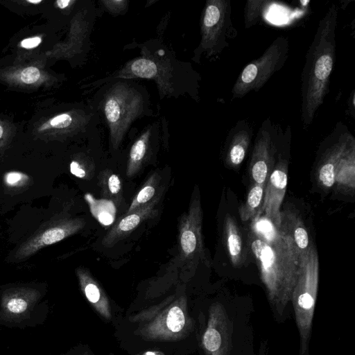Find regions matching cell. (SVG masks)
Wrapping results in <instances>:
<instances>
[{"instance_id":"17","label":"cell","mask_w":355,"mask_h":355,"mask_svg":"<svg viewBox=\"0 0 355 355\" xmlns=\"http://www.w3.org/2000/svg\"><path fill=\"white\" fill-rule=\"evenodd\" d=\"M0 78L10 85L23 88H37L52 81L47 71L35 65L7 68L0 71Z\"/></svg>"},{"instance_id":"27","label":"cell","mask_w":355,"mask_h":355,"mask_svg":"<svg viewBox=\"0 0 355 355\" xmlns=\"http://www.w3.org/2000/svg\"><path fill=\"white\" fill-rule=\"evenodd\" d=\"M271 1L266 0H248L246 1L244 8V26L250 28L258 24L268 10Z\"/></svg>"},{"instance_id":"32","label":"cell","mask_w":355,"mask_h":355,"mask_svg":"<svg viewBox=\"0 0 355 355\" xmlns=\"http://www.w3.org/2000/svg\"><path fill=\"white\" fill-rule=\"evenodd\" d=\"M103 3L110 11L119 12L123 10L126 1H104Z\"/></svg>"},{"instance_id":"20","label":"cell","mask_w":355,"mask_h":355,"mask_svg":"<svg viewBox=\"0 0 355 355\" xmlns=\"http://www.w3.org/2000/svg\"><path fill=\"white\" fill-rule=\"evenodd\" d=\"M281 227L293 239L299 255L306 253L312 244L300 216L291 211H281Z\"/></svg>"},{"instance_id":"16","label":"cell","mask_w":355,"mask_h":355,"mask_svg":"<svg viewBox=\"0 0 355 355\" xmlns=\"http://www.w3.org/2000/svg\"><path fill=\"white\" fill-rule=\"evenodd\" d=\"M252 127L246 120H241L232 127L227 138L225 161L232 167L239 166L245 157L250 147Z\"/></svg>"},{"instance_id":"13","label":"cell","mask_w":355,"mask_h":355,"mask_svg":"<svg viewBox=\"0 0 355 355\" xmlns=\"http://www.w3.org/2000/svg\"><path fill=\"white\" fill-rule=\"evenodd\" d=\"M86 122V115L80 111H67L38 122L34 128V133L46 138L68 136L80 130Z\"/></svg>"},{"instance_id":"8","label":"cell","mask_w":355,"mask_h":355,"mask_svg":"<svg viewBox=\"0 0 355 355\" xmlns=\"http://www.w3.org/2000/svg\"><path fill=\"white\" fill-rule=\"evenodd\" d=\"M231 3L230 0H209L203 10L201 41L196 49L198 55H217L229 46L228 33H232Z\"/></svg>"},{"instance_id":"28","label":"cell","mask_w":355,"mask_h":355,"mask_svg":"<svg viewBox=\"0 0 355 355\" xmlns=\"http://www.w3.org/2000/svg\"><path fill=\"white\" fill-rule=\"evenodd\" d=\"M3 181L7 189L17 191L28 187L31 182V178L25 173L11 171L4 174Z\"/></svg>"},{"instance_id":"5","label":"cell","mask_w":355,"mask_h":355,"mask_svg":"<svg viewBox=\"0 0 355 355\" xmlns=\"http://www.w3.org/2000/svg\"><path fill=\"white\" fill-rule=\"evenodd\" d=\"M144 98L128 84H117L105 96L103 111L110 131L113 148H117L132 123L142 112Z\"/></svg>"},{"instance_id":"1","label":"cell","mask_w":355,"mask_h":355,"mask_svg":"<svg viewBox=\"0 0 355 355\" xmlns=\"http://www.w3.org/2000/svg\"><path fill=\"white\" fill-rule=\"evenodd\" d=\"M259 227L252 221L248 243L259 268L270 305L279 313L289 302L297 276L299 253L291 236L280 226Z\"/></svg>"},{"instance_id":"23","label":"cell","mask_w":355,"mask_h":355,"mask_svg":"<svg viewBox=\"0 0 355 355\" xmlns=\"http://www.w3.org/2000/svg\"><path fill=\"white\" fill-rule=\"evenodd\" d=\"M266 184H256L248 191L245 202L239 208L242 221L253 220L258 215L262 206Z\"/></svg>"},{"instance_id":"31","label":"cell","mask_w":355,"mask_h":355,"mask_svg":"<svg viewBox=\"0 0 355 355\" xmlns=\"http://www.w3.org/2000/svg\"><path fill=\"white\" fill-rule=\"evenodd\" d=\"M42 41L41 36H33L25 38L19 42V46L26 49H31L38 46Z\"/></svg>"},{"instance_id":"10","label":"cell","mask_w":355,"mask_h":355,"mask_svg":"<svg viewBox=\"0 0 355 355\" xmlns=\"http://www.w3.org/2000/svg\"><path fill=\"white\" fill-rule=\"evenodd\" d=\"M202 345L206 355H230L231 322L224 306L218 302L209 307Z\"/></svg>"},{"instance_id":"26","label":"cell","mask_w":355,"mask_h":355,"mask_svg":"<svg viewBox=\"0 0 355 355\" xmlns=\"http://www.w3.org/2000/svg\"><path fill=\"white\" fill-rule=\"evenodd\" d=\"M160 175L155 172L145 182L132 199L125 214L134 211L151 201L157 195Z\"/></svg>"},{"instance_id":"11","label":"cell","mask_w":355,"mask_h":355,"mask_svg":"<svg viewBox=\"0 0 355 355\" xmlns=\"http://www.w3.org/2000/svg\"><path fill=\"white\" fill-rule=\"evenodd\" d=\"M85 225L83 218H66L51 223L36 232L18 248L15 254L16 260H23L35 254L43 248L77 233Z\"/></svg>"},{"instance_id":"2","label":"cell","mask_w":355,"mask_h":355,"mask_svg":"<svg viewBox=\"0 0 355 355\" xmlns=\"http://www.w3.org/2000/svg\"><path fill=\"white\" fill-rule=\"evenodd\" d=\"M338 10L331 5L320 20L305 57L301 76V119L311 125L329 94L336 58V28Z\"/></svg>"},{"instance_id":"9","label":"cell","mask_w":355,"mask_h":355,"mask_svg":"<svg viewBox=\"0 0 355 355\" xmlns=\"http://www.w3.org/2000/svg\"><path fill=\"white\" fill-rule=\"evenodd\" d=\"M279 129L268 118L262 122L257 132L250 164V172L254 183L266 184L274 168L277 152L275 141Z\"/></svg>"},{"instance_id":"4","label":"cell","mask_w":355,"mask_h":355,"mask_svg":"<svg viewBox=\"0 0 355 355\" xmlns=\"http://www.w3.org/2000/svg\"><path fill=\"white\" fill-rule=\"evenodd\" d=\"M318 279V254L315 247L311 245L306 253L299 255L297 280L291 299L300 335V355H306L308 352Z\"/></svg>"},{"instance_id":"3","label":"cell","mask_w":355,"mask_h":355,"mask_svg":"<svg viewBox=\"0 0 355 355\" xmlns=\"http://www.w3.org/2000/svg\"><path fill=\"white\" fill-rule=\"evenodd\" d=\"M139 324L137 334L146 340H176L191 330L187 297H169L161 304L131 318Z\"/></svg>"},{"instance_id":"25","label":"cell","mask_w":355,"mask_h":355,"mask_svg":"<svg viewBox=\"0 0 355 355\" xmlns=\"http://www.w3.org/2000/svg\"><path fill=\"white\" fill-rule=\"evenodd\" d=\"M99 184L103 196L119 205L123 199V189L121 178L109 170L100 173Z\"/></svg>"},{"instance_id":"29","label":"cell","mask_w":355,"mask_h":355,"mask_svg":"<svg viewBox=\"0 0 355 355\" xmlns=\"http://www.w3.org/2000/svg\"><path fill=\"white\" fill-rule=\"evenodd\" d=\"M70 172L74 176L81 179L91 178L94 171V164L90 160L85 158H78L71 162L69 165Z\"/></svg>"},{"instance_id":"14","label":"cell","mask_w":355,"mask_h":355,"mask_svg":"<svg viewBox=\"0 0 355 355\" xmlns=\"http://www.w3.org/2000/svg\"><path fill=\"white\" fill-rule=\"evenodd\" d=\"M160 194H157L151 201L132 212L125 214L105 234L102 245L111 248L121 240L128 236L144 220L156 215V205L159 202Z\"/></svg>"},{"instance_id":"19","label":"cell","mask_w":355,"mask_h":355,"mask_svg":"<svg viewBox=\"0 0 355 355\" xmlns=\"http://www.w3.org/2000/svg\"><path fill=\"white\" fill-rule=\"evenodd\" d=\"M224 237L232 265L236 268L242 266L247 258L246 248L240 229L234 218L230 214L225 218Z\"/></svg>"},{"instance_id":"33","label":"cell","mask_w":355,"mask_h":355,"mask_svg":"<svg viewBox=\"0 0 355 355\" xmlns=\"http://www.w3.org/2000/svg\"><path fill=\"white\" fill-rule=\"evenodd\" d=\"M74 1L71 0H58L55 1V6L60 9H65L73 3Z\"/></svg>"},{"instance_id":"22","label":"cell","mask_w":355,"mask_h":355,"mask_svg":"<svg viewBox=\"0 0 355 355\" xmlns=\"http://www.w3.org/2000/svg\"><path fill=\"white\" fill-rule=\"evenodd\" d=\"M150 130L144 132L132 144L127 163L126 175L128 178L135 175L145 160L149 147Z\"/></svg>"},{"instance_id":"21","label":"cell","mask_w":355,"mask_h":355,"mask_svg":"<svg viewBox=\"0 0 355 355\" xmlns=\"http://www.w3.org/2000/svg\"><path fill=\"white\" fill-rule=\"evenodd\" d=\"M355 144H352L340 159L335 171V183L352 191L354 189Z\"/></svg>"},{"instance_id":"6","label":"cell","mask_w":355,"mask_h":355,"mask_svg":"<svg viewBox=\"0 0 355 355\" xmlns=\"http://www.w3.org/2000/svg\"><path fill=\"white\" fill-rule=\"evenodd\" d=\"M288 39L277 37L257 59L241 71L232 89V98H241L252 91L257 92L272 76L279 71L288 58Z\"/></svg>"},{"instance_id":"24","label":"cell","mask_w":355,"mask_h":355,"mask_svg":"<svg viewBox=\"0 0 355 355\" xmlns=\"http://www.w3.org/2000/svg\"><path fill=\"white\" fill-rule=\"evenodd\" d=\"M85 199L87 202L90 211L94 217L102 225H111L116 216L114 202L109 199H96L92 195L86 193Z\"/></svg>"},{"instance_id":"35","label":"cell","mask_w":355,"mask_h":355,"mask_svg":"<svg viewBox=\"0 0 355 355\" xmlns=\"http://www.w3.org/2000/svg\"><path fill=\"white\" fill-rule=\"evenodd\" d=\"M27 3H32V4H38V3H40L42 2V0H33V1H31V0H26V1Z\"/></svg>"},{"instance_id":"12","label":"cell","mask_w":355,"mask_h":355,"mask_svg":"<svg viewBox=\"0 0 355 355\" xmlns=\"http://www.w3.org/2000/svg\"><path fill=\"white\" fill-rule=\"evenodd\" d=\"M279 157L267 181L262 206L256 217H260L263 214L266 220L277 227L281 226L280 207L288 182V161L283 159L281 155Z\"/></svg>"},{"instance_id":"30","label":"cell","mask_w":355,"mask_h":355,"mask_svg":"<svg viewBox=\"0 0 355 355\" xmlns=\"http://www.w3.org/2000/svg\"><path fill=\"white\" fill-rule=\"evenodd\" d=\"M15 132L12 124L0 117V157L10 144Z\"/></svg>"},{"instance_id":"18","label":"cell","mask_w":355,"mask_h":355,"mask_svg":"<svg viewBox=\"0 0 355 355\" xmlns=\"http://www.w3.org/2000/svg\"><path fill=\"white\" fill-rule=\"evenodd\" d=\"M80 289L94 308V309L106 320L112 317L110 302L98 282L93 277L89 271L83 267L76 269Z\"/></svg>"},{"instance_id":"7","label":"cell","mask_w":355,"mask_h":355,"mask_svg":"<svg viewBox=\"0 0 355 355\" xmlns=\"http://www.w3.org/2000/svg\"><path fill=\"white\" fill-rule=\"evenodd\" d=\"M202 210L198 196L193 197L187 212L178 226V254L174 259L175 266L186 271L196 269L200 262L209 266L202 234Z\"/></svg>"},{"instance_id":"15","label":"cell","mask_w":355,"mask_h":355,"mask_svg":"<svg viewBox=\"0 0 355 355\" xmlns=\"http://www.w3.org/2000/svg\"><path fill=\"white\" fill-rule=\"evenodd\" d=\"M41 296L39 291L26 287L12 288L4 291L1 298V315L8 320L26 316Z\"/></svg>"},{"instance_id":"34","label":"cell","mask_w":355,"mask_h":355,"mask_svg":"<svg viewBox=\"0 0 355 355\" xmlns=\"http://www.w3.org/2000/svg\"><path fill=\"white\" fill-rule=\"evenodd\" d=\"M142 355H164L159 351H148L143 354Z\"/></svg>"}]
</instances>
